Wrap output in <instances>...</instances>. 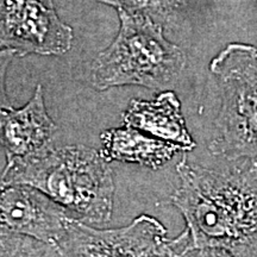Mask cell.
<instances>
[{
  "mask_svg": "<svg viewBox=\"0 0 257 257\" xmlns=\"http://www.w3.org/2000/svg\"><path fill=\"white\" fill-rule=\"evenodd\" d=\"M210 69L219 82L220 106L208 150L230 161H257V48L229 44Z\"/></svg>",
  "mask_w": 257,
  "mask_h": 257,
  "instance_id": "obj_4",
  "label": "cell"
},
{
  "mask_svg": "<svg viewBox=\"0 0 257 257\" xmlns=\"http://www.w3.org/2000/svg\"><path fill=\"white\" fill-rule=\"evenodd\" d=\"M170 204L186 227L173 243L180 257H257V161L227 168L176 166Z\"/></svg>",
  "mask_w": 257,
  "mask_h": 257,
  "instance_id": "obj_1",
  "label": "cell"
},
{
  "mask_svg": "<svg viewBox=\"0 0 257 257\" xmlns=\"http://www.w3.org/2000/svg\"><path fill=\"white\" fill-rule=\"evenodd\" d=\"M0 44L8 54L61 55L72 47L73 30L56 14L54 0H0Z\"/></svg>",
  "mask_w": 257,
  "mask_h": 257,
  "instance_id": "obj_6",
  "label": "cell"
},
{
  "mask_svg": "<svg viewBox=\"0 0 257 257\" xmlns=\"http://www.w3.org/2000/svg\"><path fill=\"white\" fill-rule=\"evenodd\" d=\"M70 218L67 208L36 188L27 185L2 187L0 223L11 232L57 249Z\"/></svg>",
  "mask_w": 257,
  "mask_h": 257,
  "instance_id": "obj_7",
  "label": "cell"
},
{
  "mask_svg": "<svg viewBox=\"0 0 257 257\" xmlns=\"http://www.w3.org/2000/svg\"><path fill=\"white\" fill-rule=\"evenodd\" d=\"M100 140L102 148L99 153L106 162L120 161L152 169L166 166L178 153H186L182 147L165 142L125 124L123 127L104 131Z\"/></svg>",
  "mask_w": 257,
  "mask_h": 257,
  "instance_id": "obj_10",
  "label": "cell"
},
{
  "mask_svg": "<svg viewBox=\"0 0 257 257\" xmlns=\"http://www.w3.org/2000/svg\"><path fill=\"white\" fill-rule=\"evenodd\" d=\"M118 15L117 37L93 62V86L98 91L125 85L162 88L184 69V51L163 36L162 24L152 18L124 11Z\"/></svg>",
  "mask_w": 257,
  "mask_h": 257,
  "instance_id": "obj_3",
  "label": "cell"
},
{
  "mask_svg": "<svg viewBox=\"0 0 257 257\" xmlns=\"http://www.w3.org/2000/svg\"><path fill=\"white\" fill-rule=\"evenodd\" d=\"M113 6L118 11L130 15H140L152 18L154 22L163 24L176 9L181 0H99Z\"/></svg>",
  "mask_w": 257,
  "mask_h": 257,
  "instance_id": "obj_12",
  "label": "cell"
},
{
  "mask_svg": "<svg viewBox=\"0 0 257 257\" xmlns=\"http://www.w3.org/2000/svg\"><path fill=\"white\" fill-rule=\"evenodd\" d=\"M12 185L38 189L87 224L104 225L112 218L113 174L108 162L92 148H53L34 159L6 163L2 187Z\"/></svg>",
  "mask_w": 257,
  "mask_h": 257,
  "instance_id": "obj_2",
  "label": "cell"
},
{
  "mask_svg": "<svg viewBox=\"0 0 257 257\" xmlns=\"http://www.w3.org/2000/svg\"><path fill=\"white\" fill-rule=\"evenodd\" d=\"M125 125L191 152L197 147L189 135L181 105L173 92L161 93L152 101L133 100L123 113Z\"/></svg>",
  "mask_w": 257,
  "mask_h": 257,
  "instance_id": "obj_9",
  "label": "cell"
},
{
  "mask_svg": "<svg viewBox=\"0 0 257 257\" xmlns=\"http://www.w3.org/2000/svg\"><path fill=\"white\" fill-rule=\"evenodd\" d=\"M0 127L6 163L34 159L53 149L57 127L47 112L41 85L24 107L3 105Z\"/></svg>",
  "mask_w": 257,
  "mask_h": 257,
  "instance_id": "obj_8",
  "label": "cell"
},
{
  "mask_svg": "<svg viewBox=\"0 0 257 257\" xmlns=\"http://www.w3.org/2000/svg\"><path fill=\"white\" fill-rule=\"evenodd\" d=\"M0 257H60L55 246L14 233L2 227L0 230Z\"/></svg>",
  "mask_w": 257,
  "mask_h": 257,
  "instance_id": "obj_11",
  "label": "cell"
},
{
  "mask_svg": "<svg viewBox=\"0 0 257 257\" xmlns=\"http://www.w3.org/2000/svg\"><path fill=\"white\" fill-rule=\"evenodd\" d=\"M57 250L62 257H180L165 225L148 214L118 229H95L73 217Z\"/></svg>",
  "mask_w": 257,
  "mask_h": 257,
  "instance_id": "obj_5",
  "label": "cell"
}]
</instances>
